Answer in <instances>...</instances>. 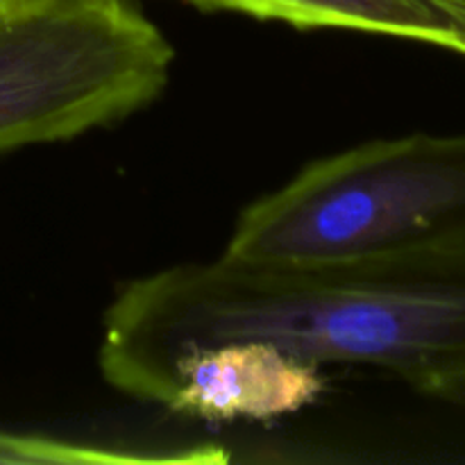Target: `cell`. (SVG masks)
I'll list each match as a JSON object with an SVG mask.
<instances>
[{
	"label": "cell",
	"mask_w": 465,
	"mask_h": 465,
	"mask_svg": "<svg viewBox=\"0 0 465 465\" xmlns=\"http://www.w3.org/2000/svg\"><path fill=\"white\" fill-rule=\"evenodd\" d=\"M263 341L304 361L371 366L465 404V234L309 266L218 254L121 286L104 312V381L141 400L191 350Z\"/></svg>",
	"instance_id": "6da1fadb"
},
{
	"label": "cell",
	"mask_w": 465,
	"mask_h": 465,
	"mask_svg": "<svg viewBox=\"0 0 465 465\" xmlns=\"http://www.w3.org/2000/svg\"><path fill=\"white\" fill-rule=\"evenodd\" d=\"M465 234V134H409L318 159L239 213L223 257L309 266Z\"/></svg>",
	"instance_id": "7a4b0ae2"
},
{
	"label": "cell",
	"mask_w": 465,
	"mask_h": 465,
	"mask_svg": "<svg viewBox=\"0 0 465 465\" xmlns=\"http://www.w3.org/2000/svg\"><path fill=\"white\" fill-rule=\"evenodd\" d=\"M175 48L130 0H50L0 23V153L71 141L148 107Z\"/></svg>",
	"instance_id": "3957f363"
},
{
	"label": "cell",
	"mask_w": 465,
	"mask_h": 465,
	"mask_svg": "<svg viewBox=\"0 0 465 465\" xmlns=\"http://www.w3.org/2000/svg\"><path fill=\"white\" fill-rule=\"evenodd\" d=\"M322 366L263 341L191 350L171 363L141 402L200 420H272L316 402Z\"/></svg>",
	"instance_id": "277c9868"
},
{
	"label": "cell",
	"mask_w": 465,
	"mask_h": 465,
	"mask_svg": "<svg viewBox=\"0 0 465 465\" xmlns=\"http://www.w3.org/2000/svg\"><path fill=\"white\" fill-rule=\"evenodd\" d=\"M204 12H230L280 21L298 30H350L420 41L461 53L452 27L420 0H184Z\"/></svg>",
	"instance_id": "5b68a950"
},
{
	"label": "cell",
	"mask_w": 465,
	"mask_h": 465,
	"mask_svg": "<svg viewBox=\"0 0 465 465\" xmlns=\"http://www.w3.org/2000/svg\"><path fill=\"white\" fill-rule=\"evenodd\" d=\"M422 5L439 14L445 23L454 30L461 44V57H465V0H420Z\"/></svg>",
	"instance_id": "8992f818"
},
{
	"label": "cell",
	"mask_w": 465,
	"mask_h": 465,
	"mask_svg": "<svg viewBox=\"0 0 465 465\" xmlns=\"http://www.w3.org/2000/svg\"><path fill=\"white\" fill-rule=\"evenodd\" d=\"M48 3L50 0H0V23L25 16V14L36 12V9Z\"/></svg>",
	"instance_id": "52a82bcc"
}]
</instances>
